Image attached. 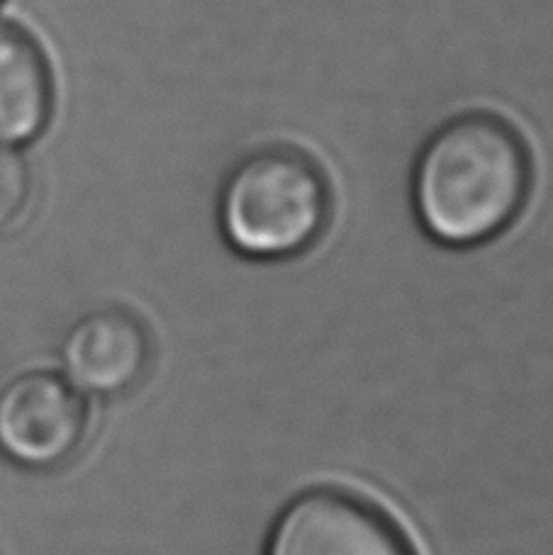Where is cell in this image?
Instances as JSON below:
<instances>
[{"instance_id":"cell-4","label":"cell","mask_w":553,"mask_h":555,"mask_svg":"<svg viewBox=\"0 0 553 555\" xmlns=\"http://www.w3.org/2000/svg\"><path fill=\"white\" fill-rule=\"evenodd\" d=\"M263 555H414L398 527L351 492L318 488L281 509Z\"/></svg>"},{"instance_id":"cell-2","label":"cell","mask_w":553,"mask_h":555,"mask_svg":"<svg viewBox=\"0 0 553 555\" xmlns=\"http://www.w3.org/2000/svg\"><path fill=\"white\" fill-rule=\"evenodd\" d=\"M330 212L322 168L293 146H263L240 158L217 197V224L227 246L252 261H283L308 251Z\"/></svg>"},{"instance_id":"cell-3","label":"cell","mask_w":553,"mask_h":555,"mask_svg":"<svg viewBox=\"0 0 553 555\" xmlns=\"http://www.w3.org/2000/svg\"><path fill=\"white\" fill-rule=\"evenodd\" d=\"M83 392L54 371H25L0 390V453L23 468L52 470L81 449Z\"/></svg>"},{"instance_id":"cell-1","label":"cell","mask_w":553,"mask_h":555,"mask_svg":"<svg viewBox=\"0 0 553 555\" xmlns=\"http://www.w3.org/2000/svg\"><path fill=\"white\" fill-rule=\"evenodd\" d=\"M531 188L525 139L490 113L451 117L412 166V210L432 242L451 249L496 240L517 220Z\"/></svg>"},{"instance_id":"cell-7","label":"cell","mask_w":553,"mask_h":555,"mask_svg":"<svg viewBox=\"0 0 553 555\" xmlns=\"http://www.w3.org/2000/svg\"><path fill=\"white\" fill-rule=\"evenodd\" d=\"M33 197V168L20 146L0 144V230L27 210Z\"/></svg>"},{"instance_id":"cell-5","label":"cell","mask_w":553,"mask_h":555,"mask_svg":"<svg viewBox=\"0 0 553 555\" xmlns=\"http://www.w3.org/2000/svg\"><path fill=\"white\" fill-rule=\"evenodd\" d=\"M59 359L74 388L93 398H123L146 375L152 341L132 312L103 307L68 326Z\"/></svg>"},{"instance_id":"cell-6","label":"cell","mask_w":553,"mask_h":555,"mask_svg":"<svg viewBox=\"0 0 553 555\" xmlns=\"http://www.w3.org/2000/svg\"><path fill=\"white\" fill-rule=\"evenodd\" d=\"M54 113V74L37 39L0 20V144L23 146Z\"/></svg>"},{"instance_id":"cell-8","label":"cell","mask_w":553,"mask_h":555,"mask_svg":"<svg viewBox=\"0 0 553 555\" xmlns=\"http://www.w3.org/2000/svg\"><path fill=\"white\" fill-rule=\"evenodd\" d=\"M5 3V0H0V5H3Z\"/></svg>"}]
</instances>
